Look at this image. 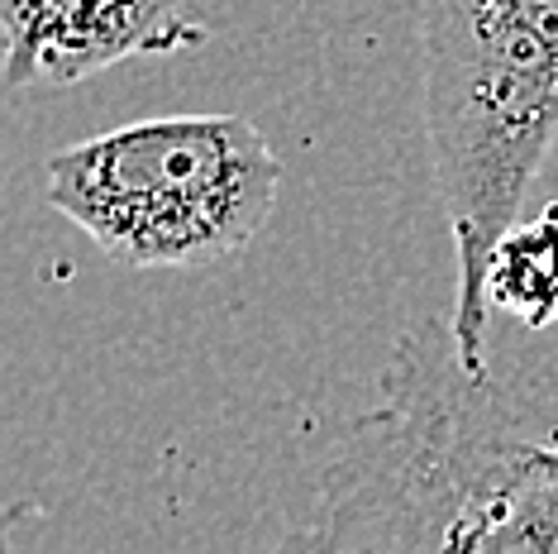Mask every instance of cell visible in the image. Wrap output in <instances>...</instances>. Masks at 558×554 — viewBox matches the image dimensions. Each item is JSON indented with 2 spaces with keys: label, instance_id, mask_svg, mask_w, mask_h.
<instances>
[{
  "label": "cell",
  "instance_id": "6da1fadb",
  "mask_svg": "<svg viewBox=\"0 0 558 554\" xmlns=\"http://www.w3.org/2000/svg\"><path fill=\"white\" fill-rule=\"evenodd\" d=\"M421 106L453 239V339L487 373V258L558 144V0H421Z\"/></svg>",
  "mask_w": 558,
  "mask_h": 554
},
{
  "label": "cell",
  "instance_id": "7a4b0ae2",
  "mask_svg": "<svg viewBox=\"0 0 558 554\" xmlns=\"http://www.w3.org/2000/svg\"><path fill=\"white\" fill-rule=\"evenodd\" d=\"M377 397L353 416L287 550H477L497 469L530 401L459 354L453 321L397 339Z\"/></svg>",
  "mask_w": 558,
  "mask_h": 554
},
{
  "label": "cell",
  "instance_id": "3957f363",
  "mask_svg": "<svg viewBox=\"0 0 558 554\" xmlns=\"http://www.w3.org/2000/svg\"><path fill=\"white\" fill-rule=\"evenodd\" d=\"M48 206L124 268H215L268 230L282 162L244 116H162L48 158Z\"/></svg>",
  "mask_w": 558,
  "mask_h": 554
},
{
  "label": "cell",
  "instance_id": "277c9868",
  "mask_svg": "<svg viewBox=\"0 0 558 554\" xmlns=\"http://www.w3.org/2000/svg\"><path fill=\"white\" fill-rule=\"evenodd\" d=\"M215 39L210 0H0V100Z\"/></svg>",
  "mask_w": 558,
  "mask_h": 554
},
{
  "label": "cell",
  "instance_id": "5b68a950",
  "mask_svg": "<svg viewBox=\"0 0 558 554\" xmlns=\"http://www.w3.org/2000/svg\"><path fill=\"white\" fill-rule=\"evenodd\" d=\"M487 306L530 330L558 325V201L506 225L487 258Z\"/></svg>",
  "mask_w": 558,
  "mask_h": 554
},
{
  "label": "cell",
  "instance_id": "8992f818",
  "mask_svg": "<svg viewBox=\"0 0 558 554\" xmlns=\"http://www.w3.org/2000/svg\"><path fill=\"white\" fill-rule=\"evenodd\" d=\"M39 516L34 502H0V554H10L20 545V531Z\"/></svg>",
  "mask_w": 558,
  "mask_h": 554
}]
</instances>
